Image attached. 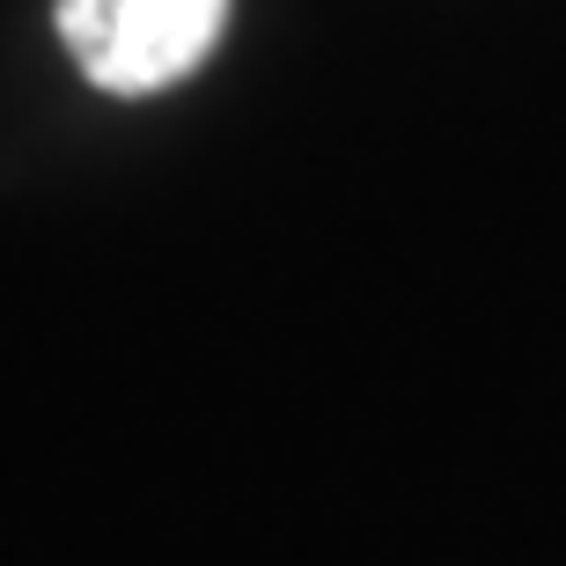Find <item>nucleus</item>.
<instances>
[{"label":"nucleus","mask_w":566,"mask_h":566,"mask_svg":"<svg viewBox=\"0 0 566 566\" xmlns=\"http://www.w3.org/2000/svg\"><path fill=\"white\" fill-rule=\"evenodd\" d=\"M235 0H60V38L104 96H163L213 60Z\"/></svg>","instance_id":"nucleus-1"}]
</instances>
